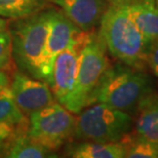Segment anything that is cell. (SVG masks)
<instances>
[{
    "instance_id": "12",
    "label": "cell",
    "mask_w": 158,
    "mask_h": 158,
    "mask_svg": "<svg viewBox=\"0 0 158 158\" xmlns=\"http://www.w3.org/2000/svg\"><path fill=\"white\" fill-rule=\"evenodd\" d=\"M135 132L147 140L158 142V94L152 91L135 111Z\"/></svg>"
},
{
    "instance_id": "19",
    "label": "cell",
    "mask_w": 158,
    "mask_h": 158,
    "mask_svg": "<svg viewBox=\"0 0 158 158\" xmlns=\"http://www.w3.org/2000/svg\"><path fill=\"white\" fill-rule=\"evenodd\" d=\"M147 66L150 68L152 73L158 77V41L150 46L147 58Z\"/></svg>"
},
{
    "instance_id": "7",
    "label": "cell",
    "mask_w": 158,
    "mask_h": 158,
    "mask_svg": "<svg viewBox=\"0 0 158 158\" xmlns=\"http://www.w3.org/2000/svg\"><path fill=\"white\" fill-rule=\"evenodd\" d=\"M81 32L82 30L69 20L61 9H52L49 31L40 61L41 79L49 86L52 82V69L56 56Z\"/></svg>"
},
{
    "instance_id": "20",
    "label": "cell",
    "mask_w": 158,
    "mask_h": 158,
    "mask_svg": "<svg viewBox=\"0 0 158 158\" xmlns=\"http://www.w3.org/2000/svg\"><path fill=\"white\" fill-rule=\"evenodd\" d=\"M14 131V127L5 123H0V141L6 140L10 137V135Z\"/></svg>"
},
{
    "instance_id": "22",
    "label": "cell",
    "mask_w": 158,
    "mask_h": 158,
    "mask_svg": "<svg viewBox=\"0 0 158 158\" xmlns=\"http://www.w3.org/2000/svg\"><path fill=\"white\" fill-rule=\"evenodd\" d=\"M6 147H7V141H0V157H5Z\"/></svg>"
},
{
    "instance_id": "1",
    "label": "cell",
    "mask_w": 158,
    "mask_h": 158,
    "mask_svg": "<svg viewBox=\"0 0 158 158\" xmlns=\"http://www.w3.org/2000/svg\"><path fill=\"white\" fill-rule=\"evenodd\" d=\"M152 91V80L143 69L119 63L108 66L90 94L88 106L101 103L131 114Z\"/></svg>"
},
{
    "instance_id": "9",
    "label": "cell",
    "mask_w": 158,
    "mask_h": 158,
    "mask_svg": "<svg viewBox=\"0 0 158 158\" xmlns=\"http://www.w3.org/2000/svg\"><path fill=\"white\" fill-rule=\"evenodd\" d=\"M10 90L14 100L24 115L44 108L56 102L50 86L46 82L19 71L12 77Z\"/></svg>"
},
{
    "instance_id": "15",
    "label": "cell",
    "mask_w": 158,
    "mask_h": 158,
    "mask_svg": "<svg viewBox=\"0 0 158 158\" xmlns=\"http://www.w3.org/2000/svg\"><path fill=\"white\" fill-rule=\"evenodd\" d=\"M52 0H0V18H26L49 8Z\"/></svg>"
},
{
    "instance_id": "11",
    "label": "cell",
    "mask_w": 158,
    "mask_h": 158,
    "mask_svg": "<svg viewBox=\"0 0 158 158\" xmlns=\"http://www.w3.org/2000/svg\"><path fill=\"white\" fill-rule=\"evenodd\" d=\"M129 18L151 45L158 41V7L155 0H140L125 5Z\"/></svg>"
},
{
    "instance_id": "21",
    "label": "cell",
    "mask_w": 158,
    "mask_h": 158,
    "mask_svg": "<svg viewBox=\"0 0 158 158\" xmlns=\"http://www.w3.org/2000/svg\"><path fill=\"white\" fill-rule=\"evenodd\" d=\"M140 0H106L108 5H128Z\"/></svg>"
},
{
    "instance_id": "3",
    "label": "cell",
    "mask_w": 158,
    "mask_h": 158,
    "mask_svg": "<svg viewBox=\"0 0 158 158\" xmlns=\"http://www.w3.org/2000/svg\"><path fill=\"white\" fill-rule=\"evenodd\" d=\"M52 9L53 7L46 8L8 23L15 63L21 72L40 80H42L40 61L49 31Z\"/></svg>"
},
{
    "instance_id": "4",
    "label": "cell",
    "mask_w": 158,
    "mask_h": 158,
    "mask_svg": "<svg viewBox=\"0 0 158 158\" xmlns=\"http://www.w3.org/2000/svg\"><path fill=\"white\" fill-rule=\"evenodd\" d=\"M108 66L107 48L104 41L98 32H88L79 55L73 90L65 104V108L78 114L87 107L90 94Z\"/></svg>"
},
{
    "instance_id": "24",
    "label": "cell",
    "mask_w": 158,
    "mask_h": 158,
    "mask_svg": "<svg viewBox=\"0 0 158 158\" xmlns=\"http://www.w3.org/2000/svg\"><path fill=\"white\" fill-rule=\"evenodd\" d=\"M155 3H156V5H157V7H158V0H155Z\"/></svg>"
},
{
    "instance_id": "14",
    "label": "cell",
    "mask_w": 158,
    "mask_h": 158,
    "mask_svg": "<svg viewBox=\"0 0 158 158\" xmlns=\"http://www.w3.org/2000/svg\"><path fill=\"white\" fill-rule=\"evenodd\" d=\"M7 147H6L5 157L10 158H45L56 157L55 151H52L45 146L37 143L31 139L27 132L20 131L6 139Z\"/></svg>"
},
{
    "instance_id": "6",
    "label": "cell",
    "mask_w": 158,
    "mask_h": 158,
    "mask_svg": "<svg viewBox=\"0 0 158 158\" xmlns=\"http://www.w3.org/2000/svg\"><path fill=\"white\" fill-rule=\"evenodd\" d=\"M76 118L59 102L52 103L29 115L27 135L52 151L60 149L74 137Z\"/></svg>"
},
{
    "instance_id": "16",
    "label": "cell",
    "mask_w": 158,
    "mask_h": 158,
    "mask_svg": "<svg viewBox=\"0 0 158 158\" xmlns=\"http://www.w3.org/2000/svg\"><path fill=\"white\" fill-rule=\"evenodd\" d=\"M125 147V157L128 158H158V142L150 141L129 131L122 138Z\"/></svg>"
},
{
    "instance_id": "18",
    "label": "cell",
    "mask_w": 158,
    "mask_h": 158,
    "mask_svg": "<svg viewBox=\"0 0 158 158\" xmlns=\"http://www.w3.org/2000/svg\"><path fill=\"white\" fill-rule=\"evenodd\" d=\"M11 60V37L8 30V24L0 18V70L10 69Z\"/></svg>"
},
{
    "instance_id": "25",
    "label": "cell",
    "mask_w": 158,
    "mask_h": 158,
    "mask_svg": "<svg viewBox=\"0 0 158 158\" xmlns=\"http://www.w3.org/2000/svg\"><path fill=\"white\" fill-rule=\"evenodd\" d=\"M0 86H2V85H0Z\"/></svg>"
},
{
    "instance_id": "5",
    "label": "cell",
    "mask_w": 158,
    "mask_h": 158,
    "mask_svg": "<svg viewBox=\"0 0 158 158\" xmlns=\"http://www.w3.org/2000/svg\"><path fill=\"white\" fill-rule=\"evenodd\" d=\"M78 114L74 138L81 141L119 142L131 131L134 125L131 114L101 103L85 107Z\"/></svg>"
},
{
    "instance_id": "13",
    "label": "cell",
    "mask_w": 158,
    "mask_h": 158,
    "mask_svg": "<svg viewBox=\"0 0 158 158\" xmlns=\"http://www.w3.org/2000/svg\"><path fill=\"white\" fill-rule=\"evenodd\" d=\"M125 153L121 141L113 143L81 141L69 145L66 150V156L74 158H122L125 157Z\"/></svg>"
},
{
    "instance_id": "23",
    "label": "cell",
    "mask_w": 158,
    "mask_h": 158,
    "mask_svg": "<svg viewBox=\"0 0 158 158\" xmlns=\"http://www.w3.org/2000/svg\"><path fill=\"white\" fill-rule=\"evenodd\" d=\"M6 84H7V78H6L3 72H0V85L6 86Z\"/></svg>"
},
{
    "instance_id": "17",
    "label": "cell",
    "mask_w": 158,
    "mask_h": 158,
    "mask_svg": "<svg viewBox=\"0 0 158 158\" xmlns=\"http://www.w3.org/2000/svg\"><path fill=\"white\" fill-rule=\"evenodd\" d=\"M0 123L10 126H21L25 123V116L12 97L10 88L0 86Z\"/></svg>"
},
{
    "instance_id": "10",
    "label": "cell",
    "mask_w": 158,
    "mask_h": 158,
    "mask_svg": "<svg viewBox=\"0 0 158 158\" xmlns=\"http://www.w3.org/2000/svg\"><path fill=\"white\" fill-rule=\"evenodd\" d=\"M80 30L91 32L108 7L106 0H52Z\"/></svg>"
},
{
    "instance_id": "2",
    "label": "cell",
    "mask_w": 158,
    "mask_h": 158,
    "mask_svg": "<svg viewBox=\"0 0 158 158\" xmlns=\"http://www.w3.org/2000/svg\"><path fill=\"white\" fill-rule=\"evenodd\" d=\"M107 52L120 63L144 69L151 44L129 18L125 5H108L99 25Z\"/></svg>"
},
{
    "instance_id": "8",
    "label": "cell",
    "mask_w": 158,
    "mask_h": 158,
    "mask_svg": "<svg viewBox=\"0 0 158 158\" xmlns=\"http://www.w3.org/2000/svg\"><path fill=\"white\" fill-rule=\"evenodd\" d=\"M88 32H82L59 53L52 69V82L50 85L56 101L65 106L73 90L77 74L78 60Z\"/></svg>"
}]
</instances>
